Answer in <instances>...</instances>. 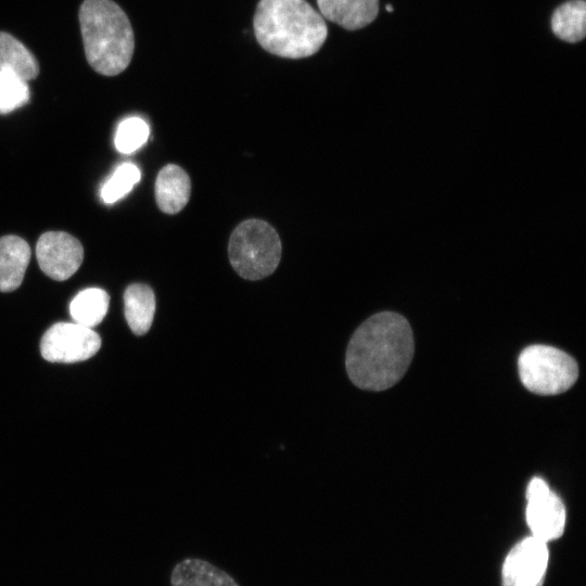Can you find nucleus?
I'll use <instances>...</instances> for the list:
<instances>
[{
    "label": "nucleus",
    "instance_id": "nucleus-1",
    "mask_svg": "<svg viewBox=\"0 0 586 586\" xmlns=\"http://www.w3.org/2000/svg\"><path fill=\"white\" fill-rule=\"evenodd\" d=\"M413 346L411 328L402 315L375 314L349 340L345 359L348 378L362 390H386L406 373Z\"/></svg>",
    "mask_w": 586,
    "mask_h": 586
},
{
    "label": "nucleus",
    "instance_id": "nucleus-2",
    "mask_svg": "<svg viewBox=\"0 0 586 586\" xmlns=\"http://www.w3.org/2000/svg\"><path fill=\"white\" fill-rule=\"evenodd\" d=\"M253 26L262 48L285 59L315 54L328 35L324 18L305 0H260Z\"/></svg>",
    "mask_w": 586,
    "mask_h": 586
},
{
    "label": "nucleus",
    "instance_id": "nucleus-3",
    "mask_svg": "<svg viewBox=\"0 0 586 586\" xmlns=\"http://www.w3.org/2000/svg\"><path fill=\"white\" fill-rule=\"evenodd\" d=\"M79 23L89 65L105 76L126 69L133 54L135 37L125 12L112 0H85Z\"/></svg>",
    "mask_w": 586,
    "mask_h": 586
},
{
    "label": "nucleus",
    "instance_id": "nucleus-4",
    "mask_svg": "<svg viewBox=\"0 0 586 586\" xmlns=\"http://www.w3.org/2000/svg\"><path fill=\"white\" fill-rule=\"evenodd\" d=\"M228 254L233 269L242 278L259 280L277 268L281 258V242L268 222L249 219L233 230Z\"/></svg>",
    "mask_w": 586,
    "mask_h": 586
},
{
    "label": "nucleus",
    "instance_id": "nucleus-5",
    "mask_svg": "<svg viewBox=\"0 0 586 586\" xmlns=\"http://www.w3.org/2000/svg\"><path fill=\"white\" fill-rule=\"evenodd\" d=\"M521 382L532 393L557 395L568 391L578 378L576 361L565 352L548 345H531L519 356Z\"/></svg>",
    "mask_w": 586,
    "mask_h": 586
},
{
    "label": "nucleus",
    "instance_id": "nucleus-6",
    "mask_svg": "<svg viewBox=\"0 0 586 586\" xmlns=\"http://www.w3.org/2000/svg\"><path fill=\"white\" fill-rule=\"evenodd\" d=\"M101 346L100 335L76 322H58L40 342L42 357L51 362H77L92 357Z\"/></svg>",
    "mask_w": 586,
    "mask_h": 586
},
{
    "label": "nucleus",
    "instance_id": "nucleus-7",
    "mask_svg": "<svg viewBox=\"0 0 586 586\" xmlns=\"http://www.w3.org/2000/svg\"><path fill=\"white\" fill-rule=\"evenodd\" d=\"M525 518L532 536L548 543L564 531L565 508L542 477H533L526 488Z\"/></svg>",
    "mask_w": 586,
    "mask_h": 586
},
{
    "label": "nucleus",
    "instance_id": "nucleus-8",
    "mask_svg": "<svg viewBox=\"0 0 586 586\" xmlns=\"http://www.w3.org/2000/svg\"><path fill=\"white\" fill-rule=\"evenodd\" d=\"M547 543L530 536L519 542L502 565V586H543L548 565Z\"/></svg>",
    "mask_w": 586,
    "mask_h": 586
},
{
    "label": "nucleus",
    "instance_id": "nucleus-9",
    "mask_svg": "<svg viewBox=\"0 0 586 586\" xmlns=\"http://www.w3.org/2000/svg\"><path fill=\"white\" fill-rule=\"evenodd\" d=\"M36 256L41 270L51 279L63 281L72 277L84 259L81 243L69 233L49 231L39 238Z\"/></svg>",
    "mask_w": 586,
    "mask_h": 586
},
{
    "label": "nucleus",
    "instance_id": "nucleus-10",
    "mask_svg": "<svg viewBox=\"0 0 586 586\" xmlns=\"http://www.w3.org/2000/svg\"><path fill=\"white\" fill-rule=\"evenodd\" d=\"M319 13L345 29L356 30L370 24L378 15V0H317Z\"/></svg>",
    "mask_w": 586,
    "mask_h": 586
},
{
    "label": "nucleus",
    "instance_id": "nucleus-11",
    "mask_svg": "<svg viewBox=\"0 0 586 586\" xmlns=\"http://www.w3.org/2000/svg\"><path fill=\"white\" fill-rule=\"evenodd\" d=\"M190 193V178L181 167L169 164L161 169L155 181V199L162 212H180L188 203Z\"/></svg>",
    "mask_w": 586,
    "mask_h": 586
},
{
    "label": "nucleus",
    "instance_id": "nucleus-12",
    "mask_svg": "<svg viewBox=\"0 0 586 586\" xmlns=\"http://www.w3.org/2000/svg\"><path fill=\"white\" fill-rule=\"evenodd\" d=\"M30 259L28 243L17 235L0 238V291L17 289Z\"/></svg>",
    "mask_w": 586,
    "mask_h": 586
},
{
    "label": "nucleus",
    "instance_id": "nucleus-13",
    "mask_svg": "<svg viewBox=\"0 0 586 586\" xmlns=\"http://www.w3.org/2000/svg\"><path fill=\"white\" fill-rule=\"evenodd\" d=\"M171 586H239L226 572L213 564L186 559L179 562L171 573Z\"/></svg>",
    "mask_w": 586,
    "mask_h": 586
},
{
    "label": "nucleus",
    "instance_id": "nucleus-14",
    "mask_svg": "<svg viewBox=\"0 0 586 586\" xmlns=\"http://www.w3.org/2000/svg\"><path fill=\"white\" fill-rule=\"evenodd\" d=\"M125 317L131 331L145 334L151 328L155 313V296L150 286L130 284L124 294Z\"/></svg>",
    "mask_w": 586,
    "mask_h": 586
},
{
    "label": "nucleus",
    "instance_id": "nucleus-15",
    "mask_svg": "<svg viewBox=\"0 0 586 586\" xmlns=\"http://www.w3.org/2000/svg\"><path fill=\"white\" fill-rule=\"evenodd\" d=\"M0 69L12 72L26 81L39 74V65L30 51L3 31H0Z\"/></svg>",
    "mask_w": 586,
    "mask_h": 586
},
{
    "label": "nucleus",
    "instance_id": "nucleus-16",
    "mask_svg": "<svg viewBox=\"0 0 586 586\" xmlns=\"http://www.w3.org/2000/svg\"><path fill=\"white\" fill-rule=\"evenodd\" d=\"M109 294L98 288L80 291L71 302L69 313L74 322L93 328L105 317L109 309Z\"/></svg>",
    "mask_w": 586,
    "mask_h": 586
},
{
    "label": "nucleus",
    "instance_id": "nucleus-17",
    "mask_svg": "<svg viewBox=\"0 0 586 586\" xmlns=\"http://www.w3.org/2000/svg\"><path fill=\"white\" fill-rule=\"evenodd\" d=\"M552 30L557 37L568 42H577L586 34V3L584 0H572L560 5L551 20Z\"/></svg>",
    "mask_w": 586,
    "mask_h": 586
},
{
    "label": "nucleus",
    "instance_id": "nucleus-18",
    "mask_svg": "<svg viewBox=\"0 0 586 586\" xmlns=\"http://www.w3.org/2000/svg\"><path fill=\"white\" fill-rule=\"evenodd\" d=\"M140 178L141 173L135 164H122L101 188L102 200L107 204L118 201L131 191Z\"/></svg>",
    "mask_w": 586,
    "mask_h": 586
},
{
    "label": "nucleus",
    "instance_id": "nucleus-19",
    "mask_svg": "<svg viewBox=\"0 0 586 586\" xmlns=\"http://www.w3.org/2000/svg\"><path fill=\"white\" fill-rule=\"evenodd\" d=\"M29 100L26 80L12 72L0 69V114L10 113Z\"/></svg>",
    "mask_w": 586,
    "mask_h": 586
},
{
    "label": "nucleus",
    "instance_id": "nucleus-20",
    "mask_svg": "<svg viewBox=\"0 0 586 586\" xmlns=\"http://www.w3.org/2000/svg\"><path fill=\"white\" fill-rule=\"evenodd\" d=\"M150 135L149 125L140 117H128L116 129L115 146L123 154H130L141 148Z\"/></svg>",
    "mask_w": 586,
    "mask_h": 586
},
{
    "label": "nucleus",
    "instance_id": "nucleus-21",
    "mask_svg": "<svg viewBox=\"0 0 586 586\" xmlns=\"http://www.w3.org/2000/svg\"><path fill=\"white\" fill-rule=\"evenodd\" d=\"M386 10H387L388 12H392V11H393V7H392L391 4H388V5H386Z\"/></svg>",
    "mask_w": 586,
    "mask_h": 586
}]
</instances>
